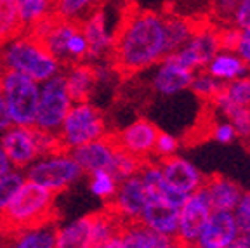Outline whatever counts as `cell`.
<instances>
[{
    "instance_id": "cell-1",
    "label": "cell",
    "mask_w": 250,
    "mask_h": 248,
    "mask_svg": "<svg viewBox=\"0 0 250 248\" xmlns=\"http://www.w3.org/2000/svg\"><path fill=\"white\" fill-rule=\"evenodd\" d=\"M167 56L165 16L153 11L127 12L117 28L115 45L109 61L120 75L156 66Z\"/></svg>"
},
{
    "instance_id": "cell-2",
    "label": "cell",
    "mask_w": 250,
    "mask_h": 248,
    "mask_svg": "<svg viewBox=\"0 0 250 248\" xmlns=\"http://www.w3.org/2000/svg\"><path fill=\"white\" fill-rule=\"evenodd\" d=\"M61 68L62 62L30 31L0 43V71H18L42 83L61 73Z\"/></svg>"
},
{
    "instance_id": "cell-3",
    "label": "cell",
    "mask_w": 250,
    "mask_h": 248,
    "mask_svg": "<svg viewBox=\"0 0 250 248\" xmlns=\"http://www.w3.org/2000/svg\"><path fill=\"white\" fill-rule=\"evenodd\" d=\"M45 222H58L56 194L26 179L9 205L0 212V229L9 236L20 229Z\"/></svg>"
},
{
    "instance_id": "cell-4",
    "label": "cell",
    "mask_w": 250,
    "mask_h": 248,
    "mask_svg": "<svg viewBox=\"0 0 250 248\" xmlns=\"http://www.w3.org/2000/svg\"><path fill=\"white\" fill-rule=\"evenodd\" d=\"M28 181L45 187L54 194L70 189L80 181L83 170L68 149H58L49 155H42L24 170Z\"/></svg>"
},
{
    "instance_id": "cell-5",
    "label": "cell",
    "mask_w": 250,
    "mask_h": 248,
    "mask_svg": "<svg viewBox=\"0 0 250 248\" xmlns=\"http://www.w3.org/2000/svg\"><path fill=\"white\" fill-rule=\"evenodd\" d=\"M104 115L90 101L73 103L66 118L58 130L62 149L73 151L77 147L108 136Z\"/></svg>"
},
{
    "instance_id": "cell-6",
    "label": "cell",
    "mask_w": 250,
    "mask_h": 248,
    "mask_svg": "<svg viewBox=\"0 0 250 248\" xmlns=\"http://www.w3.org/2000/svg\"><path fill=\"white\" fill-rule=\"evenodd\" d=\"M0 85L12 125L33 127L40 97V83L18 71H0Z\"/></svg>"
},
{
    "instance_id": "cell-7",
    "label": "cell",
    "mask_w": 250,
    "mask_h": 248,
    "mask_svg": "<svg viewBox=\"0 0 250 248\" xmlns=\"http://www.w3.org/2000/svg\"><path fill=\"white\" fill-rule=\"evenodd\" d=\"M71 106H73V99L66 89L64 75L59 73L49 80L42 82L40 83L37 118L33 127L58 134Z\"/></svg>"
},
{
    "instance_id": "cell-8",
    "label": "cell",
    "mask_w": 250,
    "mask_h": 248,
    "mask_svg": "<svg viewBox=\"0 0 250 248\" xmlns=\"http://www.w3.org/2000/svg\"><path fill=\"white\" fill-rule=\"evenodd\" d=\"M212 210L214 208H212L210 198L203 187L189 194L179 208V222H177V233L174 240L189 248L195 247L200 231L207 222Z\"/></svg>"
},
{
    "instance_id": "cell-9",
    "label": "cell",
    "mask_w": 250,
    "mask_h": 248,
    "mask_svg": "<svg viewBox=\"0 0 250 248\" xmlns=\"http://www.w3.org/2000/svg\"><path fill=\"white\" fill-rule=\"evenodd\" d=\"M0 143L11 160L12 167L18 170H26L37 158L42 156L35 127L11 125L4 134H0Z\"/></svg>"
},
{
    "instance_id": "cell-10",
    "label": "cell",
    "mask_w": 250,
    "mask_h": 248,
    "mask_svg": "<svg viewBox=\"0 0 250 248\" xmlns=\"http://www.w3.org/2000/svg\"><path fill=\"white\" fill-rule=\"evenodd\" d=\"M148 198H149L148 187L145 186L143 179L137 174L129 179L120 181L115 196L108 202V208L122 222H134V221H139Z\"/></svg>"
},
{
    "instance_id": "cell-11",
    "label": "cell",
    "mask_w": 250,
    "mask_h": 248,
    "mask_svg": "<svg viewBox=\"0 0 250 248\" xmlns=\"http://www.w3.org/2000/svg\"><path fill=\"white\" fill-rule=\"evenodd\" d=\"M160 130L153 122L146 118H137L130 122L127 127H124L120 132L113 134L115 141L124 151L130 153L136 158L148 162L153 158V149H155L156 137Z\"/></svg>"
},
{
    "instance_id": "cell-12",
    "label": "cell",
    "mask_w": 250,
    "mask_h": 248,
    "mask_svg": "<svg viewBox=\"0 0 250 248\" xmlns=\"http://www.w3.org/2000/svg\"><path fill=\"white\" fill-rule=\"evenodd\" d=\"M158 163H160L165 183L179 193L186 194V196H189V194H193L195 191L202 189L205 186V179L207 177L202 174V170L196 167L195 163L183 158V156H168L165 160H160Z\"/></svg>"
},
{
    "instance_id": "cell-13",
    "label": "cell",
    "mask_w": 250,
    "mask_h": 248,
    "mask_svg": "<svg viewBox=\"0 0 250 248\" xmlns=\"http://www.w3.org/2000/svg\"><path fill=\"white\" fill-rule=\"evenodd\" d=\"M83 35L89 42V58L90 61H103L111 58V51L115 45L117 31H111L108 24V18L103 9L94 11L90 16L80 23Z\"/></svg>"
},
{
    "instance_id": "cell-14",
    "label": "cell",
    "mask_w": 250,
    "mask_h": 248,
    "mask_svg": "<svg viewBox=\"0 0 250 248\" xmlns=\"http://www.w3.org/2000/svg\"><path fill=\"white\" fill-rule=\"evenodd\" d=\"M242 233L236 224L233 212H224V210H212L207 222L203 224L200 236L196 240L195 247L202 248H226L231 241L238 238Z\"/></svg>"
},
{
    "instance_id": "cell-15",
    "label": "cell",
    "mask_w": 250,
    "mask_h": 248,
    "mask_svg": "<svg viewBox=\"0 0 250 248\" xmlns=\"http://www.w3.org/2000/svg\"><path fill=\"white\" fill-rule=\"evenodd\" d=\"M139 222L158 234H164L167 238H176L177 222H179V207L168 203L160 194L149 193Z\"/></svg>"
},
{
    "instance_id": "cell-16",
    "label": "cell",
    "mask_w": 250,
    "mask_h": 248,
    "mask_svg": "<svg viewBox=\"0 0 250 248\" xmlns=\"http://www.w3.org/2000/svg\"><path fill=\"white\" fill-rule=\"evenodd\" d=\"M118 151V144L111 134L98 141L77 147L71 151L73 158L80 165L83 174H94L98 170H111L115 155Z\"/></svg>"
},
{
    "instance_id": "cell-17",
    "label": "cell",
    "mask_w": 250,
    "mask_h": 248,
    "mask_svg": "<svg viewBox=\"0 0 250 248\" xmlns=\"http://www.w3.org/2000/svg\"><path fill=\"white\" fill-rule=\"evenodd\" d=\"M193 71L186 70L170 58L165 56L155 68V73L151 77V87L160 96H176L183 90L189 89Z\"/></svg>"
},
{
    "instance_id": "cell-18",
    "label": "cell",
    "mask_w": 250,
    "mask_h": 248,
    "mask_svg": "<svg viewBox=\"0 0 250 248\" xmlns=\"http://www.w3.org/2000/svg\"><path fill=\"white\" fill-rule=\"evenodd\" d=\"M58 222L31 226L11 233L4 248H56Z\"/></svg>"
},
{
    "instance_id": "cell-19",
    "label": "cell",
    "mask_w": 250,
    "mask_h": 248,
    "mask_svg": "<svg viewBox=\"0 0 250 248\" xmlns=\"http://www.w3.org/2000/svg\"><path fill=\"white\" fill-rule=\"evenodd\" d=\"M203 189L207 191L208 198H210L212 208L224 210V212H233L243 194V189L238 183H234L233 179L221 174L205 179Z\"/></svg>"
},
{
    "instance_id": "cell-20",
    "label": "cell",
    "mask_w": 250,
    "mask_h": 248,
    "mask_svg": "<svg viewBox=\"0 0 250 248\" xmlns=\"http://www.w3.org/2000/svg\"><path fill=\"white\" fill-rule=\"evenodd\" d=\"M118 240L124 248H167L170 247L174 238L158 234L145 224H141L139 221H134L122 224Z\"/></svg>"
},
{
    "instance_id": "cell-21",
    "label": "cell",
    "mask_w": 250,
    "mask_h": 248,
    "mask_svg": "<svg viewBox=\"0 0 250 248\" xmlns=\"http://www.w3.org/2000/svg\"><path fill=\"white\" fill-rule=\"evenodd\" d=\"M64 80H66V89L70 92L73 103H83L89 101L90 96L94 94L98 87L94 66L87 62H73L66 66L64 71Z\"/></svg>"
},
{
    "instance_id": "cell-22",
    "label": "cell",
    "mask_w": 250,
    "mask_h": 248,
    "mask_svg": "<svg viewBox=\"0 0 250 248\" xmlns=\"http://www.w3.org/2000/svg\"><path fill=\"white\" fill-rule=\"evenodd\" d=\"M205 71L217 78L221 83H228V82L249 75L250 68L234 51H219L205 66Z\"/></svg>"
},
{
    "instance_id": "cell-23",
    "label": "cell",
    "mask_w": 250,
    "mask_h": 248,
    "mask_svg": "<svg viewBox=\"0 0 250 248\" xmlns=\"http://www.w3.org/2000/svg\"><path fill=\"white\" fill-rule=\"evenodd\" d=\"M56 248H92L90 243V213L64 226H58Z\"/></svg>"
},
{
    "instance_id": "cell-24",
    "label": "cell",
    "mask_w": 250,
    "mask_h": 248,
    "mask_svg": "<svg viewBox=\"0 0 250 248\" xmlns=\"http://www.w3.org/2000/svg\"><path fill=\"white\" fill-rule=\"evenodd\" d=\"M124 222L106 207L101 212L90 213V243L92 248H101L108 241L118 236Z\"/></svg>"
},
{
    "instance_id": "cell-25",
    "label": "cell",
    "mask_w": 250,
    "mask_h": 248,
    "mask_svg": "<svg viewBox=\"0 0 250 248\" xmlns=\"http://www.w3.org/2000/svg\"><path fill=\"white\" fill-rule=\"evenodd\" d=\"M210 103L214 104V108L233 125L236 134H238V137H242V139H245V141H250V108L231 103L223 94V89H221V92H219Z\"/></svg>"
},
{
    "instance_id": "cell-26",
    "label": "cell",
    "mask_w": 250,
    "mask_h": 248,
    "mask_svg": "<svg viewBox=\"0 0 250 248\" xmlns=\"http://www.w3.org/2000/svg\"><path fill=\"white\" fill-rule=\"evenodd\" d=\"M196 24L193 21L170 14L165 16V40H167V54L181 49L191 40Z\"/></svg>"
},
{
    "instance_id": "cell-27",
    "label": "cell",
    "mask_w": 250,
    "mask_h": 248,
    "mask_svg": "<svg viewBox=\"0 0 250 248\" xmlns=\"http://www.w3.org/2000/svg\"><path fill=\"white\" fill-rule=\"evenodd\" d=\"M106 0H56L54 14L59 20L82 23L87 16L103 7Z\"/></svg>"
},
{
    "instance_id": "cell-28",
    "label": "cell",
    "mask_w": 250,
    "mask_h": 248,
    "mask_svg": "<svg viewBox=\"0 0 250 248\" xmlns=\"http://www.w3.org/2000/svg\"><path fill=\"white\" fill-rule=\"evenodd\" d=\"M24 28L35 26L40 21L56 16V0H16Z\"/></svg>"
},
{
    "instance_id": "cell-29",
    "label": "cell",
    "mask_w": 250,
    "mask_h": 248,
    "mask_svg": "<svg viewBox=\"0 0 250 248\" xmlns=\"http://www.w3.org/2000/svg\"><path fill=\"white\" fill-rule=\"evenodd\" d=\"M188 43L198 52L200 58H202L203 62H205V66H207L208 61L221 51L217 30L208 26V24H200V26L196 24L195 33H193L191 40H189Z\"/></svg>"
},
{
    "instance_id": "cell-30",
    "label": "cell",
    "mask_w": 250,
    "mask_h": 248,
    "mask_svg": "<svg viewBox=\"0 0 250 248\" xmlns=\"http://www.w3.org/2000/svg\"><path fill=\"white\" fill-rule=\"evenodd\" d=\"M24 24L21 21L16 0H0V43L23 33Z\"/></svg>"
},
{
    "instance_id": "cell-31",
    "label": "cell",
    "mask_w": 250,
    "mask_h": 248,
    "mask_svg": "<svg viewBox=\"0 0 250 248\" xmlns=\"http://www.w3.org/2000/svg\"><path fill=\"white\" fill-rule=\"evenodd\" d=\"M118 184H120V181L109 170L94 172V174H90L89 179L90 193L96 198H99V200H104V202H109L115 196V193L118 189Z\"/></svg>"
},
{
    "instance_id": "cell-32",
    "label": "cell",
    "mask_w": 250,
    "mask_h": 248,
    "mask_svg": "<svg viewBox=\"0 0 250 248\" xmlns=\"http://www.w3.org/2000/svg\"><path fill=\"white\" fill-rule=\"evenodd\" d=\"M223 85L224 83H221L217 78L212 77L208 71L200 70L193 75L191 83H189V90H191L195 96H198L200 99H203V101H212V99L221 92Z\"/></svg>"
},
{
    "instance_id": "cell-33",
    "label": "cell",
    "mask_w": 250,
    "mask_h": 248,
    "mask_svg": "<svg viewBox=\"0 0 250 248\" xmlns=\"http://www.w3.org/2000/svg\"><path fill=\"white\" fill-rule=\"evenodd\" d=\"M143 160L136 158L134 155L130 153L124 151L120 146H118V151L115 155V160H113V165H111V174L118 179V181H124V179H129L132 175H137L143 167Z\"/></svg>"
},
{
    "instance_id": "cell-34",
    "label": "cell",
    "mask_w": 250,
    "mask_h": 248,
    "mask_svg": "<svg viewBox=\"0 0 250 248\" xmlns=\"http://www.w3.org/2000/svg\"><path fill=\"white\" fill-rule=\"evenodd\" d=\"M24 181H26V175H24L23 170H18V168H12L0 177V212L9 205V202L20 191Z\"/></svg>"
},
{
    "instance_id": "cell-35",
    "label": "cell",
    "mask_w": 250,
    "mask_h": 248,
    "mask_svg": "<svg viewBox=\"0 0 250 248\" xmlns=\"http://www.w3.org/2000/svg\"><path fill=\"white\" fill-rule=\"evenodd\" d=\"M223 94L234 104L250 108V75L224 83Z\"/></svg>"
},
{
    "instance_id": "cell-36",
    "label": "cell",
    "mask_w": 250,
    "mask_h": 248,
    "mask_svg": "<svg viewBox=\"0 0 250 248\" xmlns=\"http://www.w3.org/2000/svg\"><path fill=\"white\" fill-rule=\"evenodd\" d=\"M179 147H181V141L176 136H172L168 132H160L158 137H156L153 156L156 158V162H160V160H165L168 156L177 155Z\"/></svg>"
},
{
    "instance_id": "cell-37",
    "label": "cell",
    "mask_w": 250,
    "mask_h": 248,
    "mask_svg": "<svg viewBox=\"0 0 250 248\" xmlns=\"http://www.w3.org/2000/svg\"><path fill=\"white\" fill-rule=\"evenodd\" d=\"M233 215L236 219L240 231L242 233H250V191H243L240 202L236 203L233 210Z\"/></svg>"
},
{
    "instance_id": "cell-38",
    "label": "cell",
    "mask_w": 250,
    "mask_h": 248,
    "mask_svg": "<svg viewBox=\"0 0 250 248\" xmlns=\"http://www.w3.org/2000/svg\"><path fill=\"white\" fill-rule=\"evenodd\" d=\"M240 33H242V30L231 23L223 28H219L217 35H219L221 51H234V49H236V43H238V40H240Z\"/></svg>"
},
{
    "instance_id": "cell-39",
    "label": "cell",
    "mask_w": 250,
    "mask_h": 248,
    "mask_svg": "<svg viewBox=\"0 0 250 248\" xmlns=\"http://www.w3.org/2000/svg\"><path fill=\"white\" fill-rule=\"evenodd\" d=\"M210 136H212V139L219 144H231L238 137V134H236V130H234V127L229 122L224 120V122L214 124V127L210 128Z\"/></svg>"
},
{
    "instance_id": "cell-40",
    "label": "cell",
    "mask_w": 250,
    "mask_h": 248,
    "mask_svg": "<svg viewBox=\"0 0 250 248\" xmlns=\"http://www.w3.org/2000/svg\"><path fill=\"white\" fill-rule=\"evenodd\" d=\"M238 2L240 0H212V9L219 20H223L224 23H231Z\"/></svg>"
},
{
    "instance_id": "cell-41",
    "label": "cell",
    "mask_w": 250,
    "mask_h": 248,
    "mask_svg": "<svg viewBox=\"0 0 250 248\" xmlns=\"http://www.w3.org/2000/svg\"><path fill=\"white\" fill-rule=\"evenodd\" d=\"M231 24H234L240 30L250 28V0H240L233 14V20H231Z\"/></svg>"
},
{
    "instance_id": "cell-42",
    "label": "cell",
    "mask_w": 250,
    "mask_h": 248,
    "mask_svg": "<svg viewBox=\"0 0 250 248\" xmlns=\"http://www.w3.org/2000/svg\"><path fill=\"white\" fill-rule=\"evenodd\" d=\"M234 52H236V54L242 58V61L250 68V28L242 30V33H240V40H238V43H236Z\"/></svg>"
},
{
    "instance_id": "cell-43",
    "label": "cell",
    "mask_w": 250,
    "mask_h": 248,
    "mask_svg": "<svg viewBox=\"0 0 250 248\" xmlns=\"http://www.w3.org/2000/svg\"><path fill=\"white\" fill-rule=\"evenodd\" d=\"M11 118H9L7 106H5L4 92H2V85H0V134H4L9 127H11Z\"/></svg>"
},
{
    "instance_id": "cell-44",
    "label": "cell",
    "mask_w": 250,
    "mask_h": 248,
    "mask_svg": "<svg viewBox=\"0 0 250 248\" xmlns=\"http://www.w3.org/2000/svg\"><path fill=\"white\" fill-rule=\"evenodd\" d=\"M12 163H11V160H9V156H7V153H5V149H4V146H2V143H0V177L2 175H5L9 170H12Z\"/></svg>"
},
{
    "instance_id": "cell-45",
    "label": "cell",
    "mask_w": 250,
    "mask_h": 248,
    "mask_svg": "<svg viewBox=\"0 0 250 248\" xmlns=\"http://www.w3.org/2000/svg\"><path fill=\"white\" fill-rule=\"evenodd\" d=\"M226 248H250V233H240L238 238L231 241Z\"/></svg>"
},
{
    "instance_id": "cell-46",
    "label": "cell",
    "mask_w": 250,
    "mask_h": 248,
    "mask_svg": "<svg viewBox=\"0 0 250 248\" xmlns=\"http://www.w3.org/2000/svg\"><path fill=\"white\" fill-rule=\"evenodd\" d=\"M101 248H124V247H122L120 240H118V236H117V238H113L111 241H108L106 245H103Z\"/></svg>"
},
{
    "instance_id": "cell-47",
    "label": "cell",
    "mask_w": 250,
    "mask_h": 248,
    "mask_svg": "<svg viewBox=\"0 0 250 248\" xmlns=\"http://www.w3.org/2000/svg\"><path fill=\"white\" fill-rule=\"evenodd\" d=\"M167 248H189V247H186V245H183V243H179V241H172L170 243V247H167Z\"/></svg>"
},
{
    "instance_id": "cell-48",
    "label": "cell",
    "mask_w": 250,
    "mask_h": 248,
    "mask_svg": "<svg viewBox=\"0 0 250 248\" xmlns=\"http://www.w3.org/2000/svg\"><path fill=\"white\" fill-rule=\"evenodd\" d=\"M5 234H4V231H2V229H0V248H4L5 247Z\"/></svg>"
},
{
    "instance_id": "cell-49",
    "label": "cell",
    "mask_w": 250,
    "mask_h": 248,
    "mask_svg": "<svg viewBox=\"0 0 250 248\" xmlns=\"http://www.w3.org/2000/svg\"><path fill=\"white\" fill-rule=\"evenodd\" d=\"M117 2H129V0H117Z\"/></svg>"
},
{
    "instance_id": "cell-50",
    "label": "cell",
    "mask_w": 250,
    "mask_h": 248,
    "mask_svg": "<svg viewBox=\"0 0 250 248\" xmlns=\"http://www.w3.org/2000/svg\"><path fill=\"white\" fill-rule=\"evenodd\" d=\"M193 248H202V247H193Z\"/></svg>"
}]
</instances>
